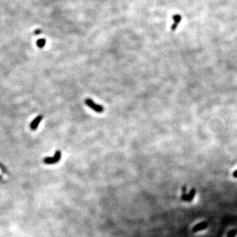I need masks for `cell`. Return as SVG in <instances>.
Returning a JSON list of instances; mask_svg holds the SVG:
<instances>
[{"label":"cell","mask_w":237,"mask_h":237,"mask_svg":"<svg viewBox=\"0 0 237 237\" xmlns=\"http://www.w3.org/2000/svg\"><path fill=\"white\" fill-rule=\"evenodd\" d=\"M208 226V223H206V222L200 223L197 224L196 225H195V226H194V228L192 229V232H194V233H196V232H198V231L203 230V229H205L207 228Z\"/></svg>","instance_id":"277c9868"},{"label":"cell","mask_w":237,"mask_h":237,"mask_svg":"<svg viewBox=\"0 0 237 237\" xmlns=\"http://www.w3.org/2000/svg\"><path fill=\"white\" fill-rule=\"evenodd\" d=\"M36 44L40 48H42L46 45V40L44 39L38 40L36 42Z\"/></svg>","instance_id":"8992f818"},{"label":"cell","mask_w":237,"mask_h":237,"mask_svg":"<svg viewBox=\"0 0 237 237\" xmlns=\"http://www.w3.org/2000/svg\"><path fill=\"white\" fill-rule=\"evenodd\" d=\"M186 191H187V187L184 186V187H183V188H182V196H181V199L184 201H185V199H186V197L187 196Z\"/></svg>","instance_id":"52a82bcc"},{"label":"cell","mask_w":237,"mask_h":237,"mask_svg":"<svg viewBox=\"0 0 237 237\" xmlns=\"http://www.w3.org/2000/svg\"><path fill=\"white\" fill-rule=\"evenodd\" d=\"M85 104H86L90 108H91L92 109H93L94 111H96L97 113H103L104 111V108L103 106H102L101 105L97 104L96 103L93 102V100L90 98H86L85 100Z\"/></svg>","instance_id":"6da1fadb"},{"label":"cell","mask_w":237,"mask_h":237,"mask_svg":"<svg viewBox=\"0 0 237 237\" xmlns=\"http://www.w3.org/2000/svg\"><path fill=\"white\" fill-rule=\"evenodd\" d=\"M42 118L43 117L42 115H39L36 118H35L33 120V121L30 123V128L33 130H36L38 127V125H39L41 122V121L42 120Z\"/></svg>","instance_id":"3957f363"},{"label":"cell","mask_w":237,"mask_h":237,"mask_svg":"<svg viewBox=\"0 0 237 237\" xmlns=\"http://www.w3.org/2000/svg\"><path fill=\"white\" fill-rule=\"evenodd\" d=\"M233 177H234V178H237V170H236V171L233 172Z\"/></svg>","instance_id":"9c48e42d"},{"label":"cell","mask_w":237,"mask_h":237,"mask_svg":"<svg viewBox=\"0 0 237 237\" xmlns=\"http://www.w3.org/2000/svg\"><path fill=\"white\" fill-rule=\"evenodd\" d=\"M237 233V231L235 229H233V230H231L229 232V233L227 234V237H234L236 236V234Z\"/></svg>","instance_id":"ba28073f"},{"label":"cell","mask_w":237,"mask_h":237,"mask_svg":"<svg viewBox=\"0 0 237 237\" xmlns=\"http://www.w3.org/2000/svg\"><path fill=\"white\" fill-rule=\"evenodd\" d=\"M196 192V191L195 189H192L191 190H190V192L187 196L185 201H186V202H191V201L193 200V198H194L195 196Z\"/></svg>","instance_id":"5b68a950"},{"label":"cell","mask_w":237,"mask_h":237,"mask_svg":"<svg viewBox=\"0 0 237 237\" xmlns=\"http://www.w3.org/2000/svg\"><path fill=\"white\" fill-rule=\"evenodd\" d=\"M61 158V153L59 150L56 151L53 157H48L43 159V162L46 164H55L59 161Z\"/></svg>","instance_id":"7a4b0ae2"}]
</instances>
